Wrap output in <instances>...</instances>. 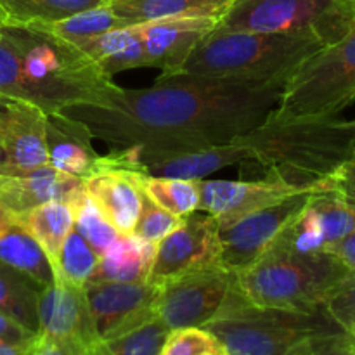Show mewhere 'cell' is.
<instances>
[{"label": "cell", "mask_w": 355, "mask_h": 355, "mask_svg": "<svg viewBox=\"0 0 355 355\" xmlns=\"http://www.w3.org/2000/svg\"><path fill=\"white\" fill-rule=\"evenodd\" d=\"M218 349L220 343L205 328H182L168 333L159 355H201Z\"/></svg>", "instance_id": "obj_33"}, {"label": "cell", "mask_w": 355, "mask_h": 355, "mask_svg": "<svg viewBox=\"0 0 355 355\" xmlns=\"http://www.w3.org/2000/svg\"><path fill=\"white\" fill-rule=\"evenodd\" d=\"M234 0H111L110 6L128 26L165 17L220 19Z\"/></svg>", "instance_id": "obj_22"}, {"label": "cell", "mask_w": 355, "mask_h": 355, "mask_svg": "<svg viewBox=\"0 0 355 355\" xmlns=\"http://www.w3.org/2000/svg\"><path fill=\"white\" fill-rule=\"evenodd\" d=\"M180 220L182 218L159 208L144 194L141 215H139V220L132 234L144 239V241L153 243V245H158L180 224Z\"/></svg>", "instance_id": "obj_31"}, {"label": "cell", "mask_w": 355, "mask_h": 355, "mask_svg": "<svg viewBox=\"0 0 355 355\" xmlns=\"http://www.w3.org/2000/svg\"><path fill=\"white\" fill-rule=\"evenodd\" d=\"M0 263L30 277L40 288L51 286L55 281L52 263L44 250L16 224L0 236Z\"/></svg>", "instance_id": "obj_23"}, {"label": "cell", "mask_w": 355, "mask_h": 355, "mask_svg": "<svg viewBox=\"0 0 355 355\" xmlns=\"http://www.w3.org/2000/svg\"><path fill=\"white\" fill-rule=\"evenodd\" d=\"M322 186L347 203L355 205V153Z\"/></svg>", "instance_id": "obj_37"}, {"label": "cell", "mask_w": 355, "mask_h": 355, "mask_svg": "<svg viewBox=\"0 0 355 355\" xmlns=\"http://www.w3.org/2000/svg\"><path fill=\"white\" fill-rule=\"evenodd\" d=\"M83 193V180L59 172L51 165L21 175L0 173V203L12 215L51 201H62L73 207Z\"/></svg>", "instance_id": "obj_18"}, {"label": "cell", "mask_w": 355, "mask_h": 355, "mask_svg": "<svg viewBox=\"0 0 355 355\" xmlns=\"http://www.w3.org/2000/svg\"><path fill=\"white\" fill-rule=\"evenodd\" d=\"M201 355H227V354H225L224 349L220 347L218 350H208V352H203Z\"/></svg>", "instance_id": "obj_43"}, {"label": "cell", "mask_w": 355, "mask_h": 355, "mask_svg": "<svg viewBox=\"0 0 355 355\" xmlns=\"http://www.w3.org/2000/svg\"><path fill=\"white\" fill-rule=\"evenodd\" d=\"M111 0H0V21L14 26H44Z\"/></svg>", "instance_id": "obj_24"}, {"label": "cell", "mask_w": 355, "mask_h": 355, "mask_svg": "<svg viewBox=\"0 0 355 355\" xmlns=\"http://www.w3.org/2000/svg\"><path fill=\"white\" fill-rule=\"evenodd\" d=\"M14 225V215L0 203V236L6 234L10 227Z\"/></svg>", "instance_id": "obj_41"}, {"label": "cell", "mask_w": 355, "mask_h": 355, "mask_svg": "<svg viewBox=\"0 0 355 355\" xmlns=\"http://www.w3.org/2000/svg\"><path fill=\"white\" fill-rule=\"evenodd\" d=\"M40 291L30 277L0 263V311L37 335Z\"/></svg>", "instance_id": "obj_25"}, {"label": "cell", "mask_w": 355, "mask_h": 355, "mask_svg": "<svg viewBox=\"0 0 355 355\" xmlns=\"http://www.w3.org/2000/svg\"><path fill=\"white\" fill-rule=\"evenodd\" d=\"M305 355H355V338L345 331L315 336L309 343Z\"/></svg>", "instance_id": "obj_36"}, {"label": "cell", "mask_w": 355, "mask_h": 355, "mask_svg": "<svg viewBox=\"0 0 355 355\" xmlns=\"http://www.w3.org/2000/svg\"><path fill=\"white\" fill-rule=\"evenodd\" d=\"M159 286L142 283H89L85 298L101 340L114 338L156 319Z\"/></svg>", "instance_id": "obj_13"}, {"label": "cell", "mask_w": 355, "mask_h": 355, "mask_svg": "<svg viewBox=\"0 0 355 355\" xmlns=\"http://www.w3.org/2000/svg\"><path fill=\"white\" fill-rule=\"evenodd\" d=\"M83 186L120 234L134 232L144 201L139 173L106 168L83 180Z\"/></svg>", "instance_id": "obj_19"}, {"label": "cell", "mask_w": 355, "mask_h": 355, "mask_svg": "<svg viewBox=\"0 0 355 355\" xmlns=\"http://www.w3.org/2000/svg\"><path fill=\"white\" fill-rule=\"evenodd\" d=\"M311 191H298L232 224L218 227L222 266L238 274L257 262L267 250L272 248L284 229L300 214L309 201Z\"/></svg>", "instance_id": "obj_11"}, {"label": "cell", "mask_w": 355, "mask_h": 355, "mask_svg": "<svg viewBox=\"0 0 355 355\" xmlns=\"http://www.w3.org/2000/svg\"><path fill=\"white\" fill-rule=\"evenodd\" d=\"M354 101L355 19L345 37L315 52L290 76L274 113L284 118H331Z\"/></svg>", "instance_id": "obj_6"}, {"label": "cell", "mask_w": 355, "mask_h": 355, "mask_svg": "<svg viewBox=\"0 0 355 355\" xmlns=\"http://www.w3.org/2000/svg\"><path fill=\"white\" fill-rule=\"evenodd\" d=\"M250 162V155L238 141L196 149H149L128 146L104 155L106 168H123L151 177L203 180L227 166Z\"/></svg>", "instance_id": "obj_8"}, {"label": "cell", "mask_w": 355, "mask_h": 355, "mask_svg": "<svg viewBox=\"0 0 355 355\" xmlns=\"http://www.w3.org/2000/svg\"><path fill=\"white\" fill-rule=\"evenodd\" d=\"M311 342H312V340H311ZM311 342H309V343H311ZM307 347H309V345H307ZM307 347H305V349L302 350V354H298V355H305V352H307Z\"/></svg>", "instance_id": "obj_46"}, {"label": "cell", "mask_w": 355, "mask_h": 355, "mask_svg": "<svg viewBox=\"0 0 355 355\" xmlns=\"http://www.w3.org/2000/svg\"><path fill=\"white\" fill-rule=\"evenodd\" d=\"M2 165H3V155L2 151H0V168H2Z\"/></svg>", "instance_id": "obj_45"}, {"label": "cell", "mask_w": 355, "mask_h": 355, "mask_svg": "<svg viewBox=\"0 0 355 355\" xmlns=\"http://www.w3.org/2000/svg\"><path fill=\"white\" fill-rule=\"evenodd\" d=\"M322 307L342 331L355 338V272L326 298Z\"/></svg>", "instance_id": "obj_34"}, {"label": "cell", "mask_w": 355, "mask_h": 355, "mask_svg": "<svg viewBox=\"0 0 355 355\" xmlns=\"http://www.w3.org/2000/svg\"><path fill=\"white\" fill-rule=\"evenodd\" d=\"M0 151L3 175H21L47 166L44 111L30 103L0 97Z\"/></svg>", "instance_id": "obj_14"}, {"label": "cell", "mask_w": 355, "mask_h": 355, "mask_svg": "<svg viewBox=\"0 0 355 355\" xmlns=\"http://www.w3.org/2000/svg\"><path fill=\"white\" fill-rule=\"evenodd\" d=\"M141 189L159 208L179 218L200 210V180L151 177L139 173Z\"/></svg>", "instance_id": "obj_26"}, {"label": "cell", "mask_w": 355, "mask_h": 355, "mask_svg": "<svg viewBox=\"0 0 355 355\" xmlns=\"http://www.w3.org/2000/svg\"><path fill=\"white\" fill-rule=\"evenodd\" d=\"M300 189L277 179L200 180V210L211 215L218 227L232 224L253 211L276 203Z\"/></svg>", "instance_id": "obj_15"}, {"label": "cell", "mask_w": 355, "mask_h": 355, "mask_svg": "<svg viewBox=\"0 0 355 355\" xmlns=\"http://www.w3.org/2000/svg\"><path fill=\"white\" fill-rule=\"evenodd\" d=\"M215 24L217 19L211 17H165L139 23L148 68L162 69L159 78L175 75Z\"/></svg>", "instance_id": "obj_16"}, {"label": "cell", "mask_w": 355, "mask_h": 355, "mask_svg": "<svg viewBox=\"0 0 355 355\" xmlns=\"http://www.w3.org/2000/svg\"><path fill=\"white\" fill-rule=\"evenodd\" d=\"M73 215H75V231L89 243L97 255H103L114 239L120 236V232L114 229V225L107 220L106 215L103 214L96 201L85 193L80 196L71 207Z\"/></svg>", "instance_id": "obj_30"}, {"label": "cell", "mask_w": 355, "mask_h": 355, "mask_svg": "<svg viewBox=\"0 0 355 355\" xmlns=\"http://www.w3.org/2000/svg\"><path fill=\"white\" fill-rule=\"evenodd\" d=\"M38 340L62 355H92L101 342L90 315L85 288L55 279L38 298Z\"/></svg>", "instance_id": "obj_10"}, {"label": "cell", "mask_w": 355, "mask_h": 355, "mask_svg": "<svg viewBox=\"0 0 355 355\" xmlns=\"http://www.w3.org/2000/svg\"><path fill=\"white\" fill-rule=\"evenodd\" d=\"M326 252L333 253L336 259L342 260L350 270H354L355 272V231L350 232V234L345 236V238L340 239V241L335 243L333 246H329Z\"/></svg>", "instance_id": "obj_39"}, {"label": "cell", "mask_w": 355, "mask_h": 355, "mask_svg": "<svg viewBox=\"0 0 355 355\" xmlns=\"http://www.w3.org/2000/svg\"><path fill=\"white\" fill-rule=\"evenodd\" d=\"M31 355H62V354L58 352L54 347H51V345H47V343L37 340V345H35L33 354H31Z\"/></svg>", "instance_id": "obj_42"}, {"label": "cell", "mask_w": 355, "mask_h": 355, "mask_svg": "<svg viewBox=\"0 0 355 355\" xmlns=\"http://www.w3.org/2000/svg\"><path fill=\"white\" fill-rule=\"evenodd\" d=\"M99 259L92 246L73 229L62 245L55 279H64L73 286L85 288L99 266Z\"/></svg>", "instance_id": "obj_29"}, {"label": "cell", "mask_w": 355, "mask_h": 355, "mask_svg": "<svg viewBox=\"0 0 355 355\" xmlns=\"http://www.w3.org/2000/svg\"><path fill=\"white\" fill-rule=\"evenodd\" d=\"M205 329L227 355H298L315 336L342 331L324 309L304 312L259 307L243 297L238 284Z\"/></svg>", "instance_id": "obj_5"}, {"label": "cell", "mask_w": 355, "mask_h": 355, "mask_svg": "<svg viewBox=\"0 0 355 355\" xmlns=\"http://www.w3.org/2000/svg\"><path fill=\"white\" fill-rule=\"evenodd\" d=\"M35 345H37V343H35ZM35 345L19 347V345H7V343H0V355H31L33 354Z\"/></svg>", "instance_id": "obj_40"}, {"label": "cell", "mask_w": 355, "mask_h": 355, "mask_svg": "<svg viewBox=\"0 0 355 355\" xmlns=\"http://www.w3.org/2000/svg\"><path fill=\"white\" fill-rule=\"evenodd\" d=\"M236 288V274L214 266L175 277L159 286L156 319L166 328H205L225 305Z\"/></svg>", "instance_id": "obj_9"}, {"label": "cell", "mask_w": 355, "mask_h": 355, "mask_svg": "<svg viewBox=\"0 0 355 355\" xmlns=\"http://www.w3.org/2000/svg\"><path fill=\"white\" fill-rule=\"evenodd\" d=\"M38 340L37 333L30 331L19 322L14 321L7 314L0 311V343L7 345H19V347H31Z\"/></svg>", "instance_id": "obj_38"}, {"label": "cell", "mask_w": 355, "mask_h": 355, "mask_svg": "<svg viewBox=\"0 0 355 355\" xmlns=\"http://www.w3.org/2000/svg\"><path fill=\"white\" fill-rule=\"evenodd\" d=\"M137 26V24H135ZM99 68L106 73L107 76L113 78L116 73L127 71V69H137V68H148V58H146L144 45H142L141 33L137 28V37L132 40V44L127 49H123L118 54L111 55V58L104 59L99 64Z\"/></svg>", "instance_id": "obj_35"}, {"label": "cell", "mask_w": 355, "mask_h": 355, "mask_svg": "<svg viewBox=\"0 0 355 355\" xmlns=\"http://www.w3.org/2000/svg\"><path fill=\"white\" fill-rule=\"evenodd\" d=\"M135 37H137V26L132 24V26L118 28V30L107 31V33H101L96 35V37L85 38V40L75 42V45L87 58L92 59L96 64H101L104 59L127 49Z\"/></svg>", "instance_id": "obj_32"}, {"label": "cell", "mask_w": 355, "mask_h": 355, "mask_svg": "<svg viewBox=\"0 0 355 355\" xmlns=\"http://www.w3.org/2000/svg\"><path fill=\"white\" fill-rule=\"evenodd\" d=\"M326 47L307 33L211 30L175 75L231 83L288 82L309 58Z\"/></svg>", "instance_id": "obj_3"}, {"label": "cell", "mask_w": 355, "mask_h": 355, "mask_svg": "<svg viewBox=\"0 0 355 355\" xmlns=\"http://www.w3.org/2000/svg\"><path fill=\"white\" fill-rule=\"evenodd\" d=\"M286 82L231 83L194 76L156 78L123 89L110 107L76 104L61 111L111 149H196L227 144L262 123L279 104Z\"/></svg>", "instance_id": "obj_1"}, {"label": "cell", "mask_w": 355, "mask_h": 355, "mask_svg": "<svg viewBox=\"0 0 355 355\" xmlns=\"http://www.w3.org/2000/svg\"><path fill=\"white\" fill-rule=\"evenodd\" d=\"M170 329L159 319L114 338L101 340L92 355H159Z\"/></svg>", "instance_id": "obj_28"}, {"label": "cell", "mask_w": 355, "mask_h": 355, "mask_svg": "<svg viewBox=\"0 0 355 355\" xmlns=\"http://www.w3.org/2000/svg\"><path fill=\"white\" fill-rule=\"evenodd\" d=\"M49 165L62 173L87 180L104 170V155L94 148L89 128L61 111L45 114Z\"/></svg>", "instance_id": "obj_17"}, {"label": "cell", "mask_w": 355, "mask_h": 355, "mask_svg": "<svg viewBox=\"0 0 355 355\" xmlns=\"http://www.w3.org/2000/svg\"><path fill=\"white\" fill-rule=\"evenodd\" d=\"M355 10L343 0H234L215 30L307 33L335 44L349 33Z\"/></svg>", "instance_id": "obj_7"}, {"label": "cell", "mask_w": 355, "mask_h": 355, "mask_svg": "<svg viewBox=\"0 0 355 355\" xmlns=\"http://www.w3.org/2000/svg\"><path fill=\"white\" fill-rule=\"evenodd\" d=\"M343 2H345V3H349V6L352 7V9L355 10V0H343Z\"/></svg>", "instance_id": "obj_44"}, {"label": "cell", "mask_w": 355, "mask_h": 355, "mask_svg": "<svg viewBox=\"0 0 355 355\" xmlns=\"http://www.w3.org/2000/svg\"><path fill=\"white\" fill-rule=\"evenodd\" d=\"M125 26H128V24L120 16L114 14L110 2H107L104 6L92 7V9L76 12L61 21H55V23L44 24V26L37 28H42V30L54 35V37H59L62 40H68L71 44H75V42L85 40V38L96 37V35L101 33H107V31H113Z\"/></svg>", "instance_id": "obj_27"}, {"label": "cell", "mask_w": 355, "mask_h": 355, "mask_svg": "<svg viewBox=\"0 0 355 355\" xmlns=\"http://www.w3.org/2000/svg\"><path fill=\"white\" fill-rule=\"evenodd\" d=\"M222 245L218 224L211 215H187L180 224L156 246L155 262L148 283L163 286L175 277L222 266Z\"/></svg>", "instance_id": "obj_12"}, {"label": "cell", "mask_w": 355, "mask_h": 355, "mask_svg": "<svg viewBox=\"0 0 355 355\" xmlns=\"http://www.w3.org/2000/svg\"><path fill=\"white\" fill-rule=\"evenodd\" d=\"M156 246L134 234H120L101 255L90 283H142L148 281Z\"/></svg>", "instance_id": "obj_20"}, {"label": "cell", "mask_w": 355, "mask_h": 355, "mask_svg": "<svg viewBox=\"0 0 355 355\" xmlns=\"http://www.w3.org/2000/svg\"><path fill=\"white\" fill-rule=\"evenodd\" d=\"M14 224L19 225L40 245L49 262L52 263L55 276L62 245L75 227V215H73L71 207L62 201L38 205L31 210L14 215Z\"/></svg>", "instance_id": "obj_21"}, {"label": "cell", "mask_w": 355, "mask_h": 355, "mask_svg": "<svg viewBox=\"0 0 355 355\" xmlns=\"http://www.w3.org/2000/svg\"><path fill=\"white\" fill-rule=\"evenodd\" d=\"M329 252L298 253L272 246L236 274L243 297L253 305L314 312L352 274Z\"/></svg>", "instance_id": "obj_4"}, {"label": "cell", "mask_w": 355, "mask_h": 355, "mask_svg": "<svg viewBox=\"0 0 355 355\" xmlns=\"http://www.w3.org/2000/svg\"><path fill=\"white\" fill-rule=\"evenodd\" d=\"M236 141L267 177L295 189H314L328 180L355 153V120L284 118L274 110Z\"/></svg>", "instance_id": "obj_2"}]
</instances>
